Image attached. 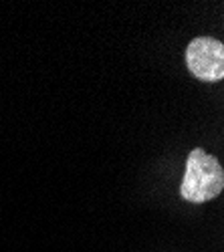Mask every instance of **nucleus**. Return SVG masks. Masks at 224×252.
Returning a JSON list of instances; mask_svg holds the SVG:
<instances>
[{"label":"nucleus","mask_w":224,"mask_h":252,"mask_svg":"<svg viewBox=\"0 0 224 252\" xmlns=\"http://www.w3.org/2000/svg\"><path fill=\"white\" fill-rule=\"evenodd\" d=\"M224 188V172L220 161L208 152L194 148L186 159V172L180 186L184 200L202 204L216 198Z\"/></svg>","instance_id":"f257e3e1"},{"label":"nucleus","mask_w":224,"mask_h":252,"mask_svg":"<svg viewBox=\"0 0 224 252\" xmlns=\"http://www.w3.org/2000/svg\"><path fill=\"white\" fill-rule=\"evenodd\" d=\"M186 65L200 81H220L224 77V45L210 36H198L186 49Z\"/></svg>","instance_id":"f03ea898"}]
</instances>
